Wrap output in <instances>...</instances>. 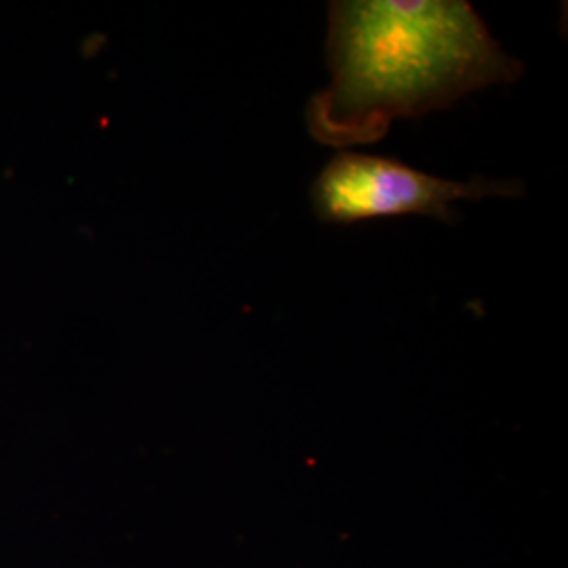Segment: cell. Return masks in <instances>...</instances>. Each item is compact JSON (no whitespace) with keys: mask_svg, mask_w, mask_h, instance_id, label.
Here are the masks:
<instances>
[{"mask_svg":"<svg viewBox=\"0 0 568 568\" xmlns=\"http://www.w3.org/2000/svg\"><path fill=\"white\" fill-rule=\"evenodd\" d=\"M312 206L326 224L424 215L455 224L450 204L487 196L516 199L525 194L518 180L495 182L476 178L455 182L429 175L386 156L339 152L312 183Z\"/></svg>","mask_w":568,"mask_h":568,"instance_id":"7a4b0ae2","label":"cell"},{"mask_svg":"<svg viewBox=\"0 0 568 568\" xmlns=\"http://www.w3.org/2000/svg\"><path fill=\"white\" fill-rule=\"evenodd\" d=\"M326 65L331 82L307 103L305 122L331 148L379 142L394 121L525 72L466 0H335Z\"/></svg>","mask_w":568,"mask_h":568,"instance_id":"6da1fadb","label":"cell"}]
</instances>
